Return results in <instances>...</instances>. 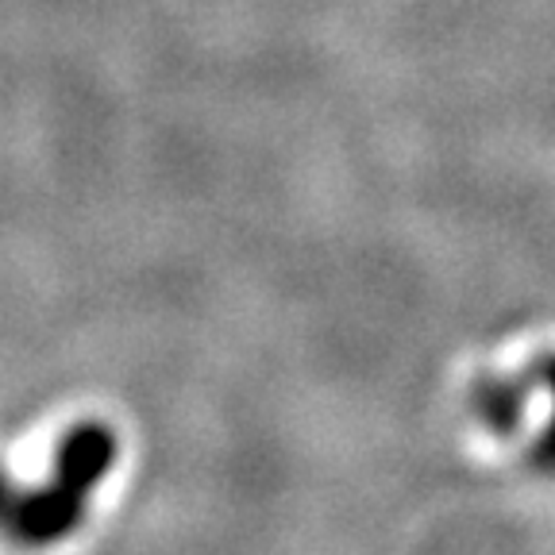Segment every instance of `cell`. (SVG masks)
Wrapping results in <instances>:
<instances>
[{
    "label": "cell",
    "mask_w": 555,
    "mask_h": 555,
    "mask_svg": "<svg viewBox=\"0 0 555 555\" xmlns=\"http://www.w3.org/2000/svg\"><path fill=\"white\" fill-rule=\"evenodd\" d=\"M120 455L113 425L104 421H78L54 448L51 478L39 486H12L4 502V520L16 544L51 547L81 529L96 486L108 478Z\"/></svg>",
    "instance_id": "cell-1"
},
{
    "label": "cell",
    "mask_w": 555,
    "mask_h": 555,
    "mask_svg": "<svg viewBox=\"0 0 555 555\" xmlns=\"http://www.w3.org/2000/svg\"><path fill=\"white\" fill-rule=\"evenodd\" d=\"M529 374H532V382H537V390L547 398V421L540 425L537 440L529 443V460L537 470H544V475L555 478V351L532 359Z\"/></svg>",
    "instance_id": "cell-3"
},
{
    "label": "cell",
    "mask_w": 555,
    "mask_h": 555,
    "mask_svg": "<svg viewBox=\"0 0 555 555\" xmlns=\"http://www.w3.org/2000/svg\"><path fill=\"white\" fill-rule=\"evenodd\" d=\"M529 371L520 374H478L470 382V413L490 436H517L520 425L529 421L532 398Z\"/></svg>",
    "instance_id": "cell-2"
}]
</instances>
